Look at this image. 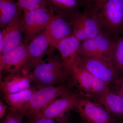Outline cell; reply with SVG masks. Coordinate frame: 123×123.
Masks as SVG:
<instances>
[{
  "instance_id": "26",
  "label": "cell",
  "mask_w": 123,
  "mask_h": 123,
  "mask_svg": "<svg viewBox=\"0 0 123 123\" xmlns=\"http://www.w3.org/2000/svg\"><path fill=\"white\" fill-rule=\"evenodd\" d=\"M115 85L116 89L115 91L123 97V75L119 78Z\"/></svg>"
},
{
  "instance_id": "15",
  "label": "cell",
  "mask_w": 123,
  "mask_h": 123,
  "mask_svg": "<svg viewBox=\"0 0 123 123\" xmlns=\"http://www.w3.org/2000/svg\"><path fill=\"white\" fill-rule=\"evenodd\" d=\"M32 82L30 73L21 70L1 79L0 90L4 95L17 93L31 87Z\"/></svg>"
},
{
  "instance_id": "5",
  "label": "cell",
  "mask_w": 123,
  "mask_h": 123,
  "mask_svg": "<svg viewBox=\"0 0 123 123\" xmlns=\"http://www.w3.org/2000/svg\"><path fill=\"white\" fill-rule=\"evenodd\" d=\"M69 93L68 88L63 85L37 87L24 117L34 119L55 99Z\"/></svg>"
},
{
  "instance_id": "7",
  "label": "cell",
  "mask_w": 123,
  "mask_h": 123,
  "mask_svg": "<svg viewBox=\"0 0 123 123\" xmlns=\"http://www.w3.org/2000/svg\"><path fill=\"white\" fill-rule=\"evenodd\" d=\"M74 108L87 123H117L110 111L95 101L78 98Z\"/></svg>"
},
{
  "instance_id": "10",
  "label": "cell",
  "mask_w": 123,
  "mask_h": 123,
  "mask_svg": "<svg viewBox=\"0 0 123 123\" xmlns=\"http://www.w3.org/2000/svg\"><path fill=\"white\" fill-rule=\"evenodd\" d=\"M22 13L18 14L0 33V55L16 48L23 43Z\"/></svg>"
},
{
  "instance_id": "3",
  "label": "cell",
  "mask_w": 123,
  "mask_h": 123,
  "mask_svg": "<svg viewBox=\"0 0 123 123\" xmlns=\"http://www.w3.org/2000/svg\"><path fill=\"white\" fill-rule=\"evenodd\" d=\"M55 14L47 6L23 12L22 25L23 43L26 45L44 31Z\"/></svg>"
},
{
  "instance_id": "17",
  "label": "cell",
  "mask_w": 123,
  "mask_h": 123,
  "mask_svg": "<svg viewBox=\"0 0 123 123\" xmlns=\"http://www.w3.org/2000/svg\"><path fill=\"white\" fill-rule=\"evenodd\" d=\"M70 22L75 23L83 27L88 39L103 33L101 26L94 14L84 11L70 15L67 18Z\"/></svg>"
},
{
  "instance_id": "19",
  "label": "cell",
  "mask_w": 123,
  "mask_h": 123,
  "mask_svg": "<svg viewBox=\"0 0 123 123\" xmlns=\"http://www.w3.org/2000/svg\"><path fill=\"white\" fill-rule=\"evenodd\" d=\"M47 7L55 14L67 18L80 11L84 0H45Z\"/></svg>"
},
{
  "instance_id": "9",
  "label": "cell",
  "mask_w": 123,
  "mask_h": 123,
  "mask_svg": "<svg viewBox=\"0 0 123 123\" xmlns=\"http://www.w3.org/2000/svg\"><path fill=\"white\" fill-rule=\"evenodd\" d=\"M27 45L22 43L16 48L0 55V72L9 74L23 69L28 59Z\"/></svg>"
},
{
  "instance_id": "16",
  "label": "cell",
  "mask_w": 123,
  "mask_h": 123,
  "mask_svg": "<svg viewBox=\"0 0 123 123\" xmlns=\"http://www.w3.org/2000/svg\"><path fill=\"white\" fill-rule=\"evenodd\" d=\"M110 111L113 116L123 119V97L110 89L92 98Z\"/></svg>"
},
{
  "instance_id": "24",
  "label": "cell",
  "mask_w": 123,
  "mask_h": 123,
  "mask_svg": "<svg viewBox=\"0 0 123 123\" xmlns=\"http://www.w3.org/2000/svg\"><path fill=\"white\" fill-rule=\"evenodd\" d=\"M24 115L10 108L1 123H23Z\"/></svg>"
},
{
  "instance_id": "29",
  "label": "cell",
  "mask_w": 123,
  "mask_h": 123,
  "mask_svg": "<svg viewBox=\"0 0 123 123\" xmlns=\"http://www.w3.org/2000/svg\"><path fill=\"white\" fill-rule=\"evenodd\" d=\"M86 123V122H85V123Z\"/></svg>"
},
{
  "instance_id": "8",
  "label": "cell",
  "mask_w": 123,
  "mask_h": 123,
  "mask_svg": "<svg viewBox=\"0 0 123 123\" xmlns=\"http://www.w3.org/2000/svg\"><path fill=\"white\" fill-rule=\"evenodd\" d=\"M114 38L103 33L80 42L79 55L81 57L105 56L110 58Z\"/></svg>"
},
{
  "instance_id": "27",
  "label": "cell",
  "mask_w": 123,
  "mask_h": 123,
  "mask_svg": "<svg viewBox=\"0 0 123 123\" xmlns=\"http://www.w3.org/2000/svg\"><path fill=\"white\" fill-rule=\"evenodd\" d=\"M7 107L1 101L0 102V118L2 119L6 116Z\"/></svg>"
},
{
  "instance_id": "6",
  "label": "cell",
  "mask_w": 123,
  "mask_h": 123,
  "mask_svg": "<svg viewBox=\"0 0 123 123\" xmlns=\"http://www.w3.org/2000/svg\"><path fill=\"white\" fill-rule=\"evenodd\" d=\"M70 74L78 90L86 97L92 98L110 89L105 82L76 63L72 68Z\"/></svg>"
},
{
  "instance_id": "2",
  "label": "cell",
  "mask_w": 123,
  "mask_h": 123,
  "mask_svg": "<svg viewBox=\"0 0 123 123\" xmlns=\"http://www.w3.org/2000/svg\"><path fill=\"white\" fill-rule=\"evenodd\" d=\"M94 15L103 33L114 39L123 35V0H108Z\"/></svg>"
},
{
  "instance_id": "14",
  "label": "cell",
  "mask_w": 123,
  "mask_h": 123,
  "mask_svg": "<svg viewBox=\"0 0 123 123\" xmlns=\"http://www.w3.org/2000/svg\"><path fill=\"white\" fill-rule=\"evenodd\" d=\"M80 44V42L72 35L61 41L56 47V49L59 52L65 68L69 75L79 57Z\"/></svg>"
},
{
  "instance_id": "18",
  "label": "cell",
  "mask_w": 123,
  "mask_h": 123,
  "mask_svg": "<svg viewBox=\"0 0 123 123\" xmlns=\"http://www.w3.org/2000/svg\"><path fill=\"white\" fill-rule=\"evenodd\" d=\"M36 89V86H31L17 93L4 95V98L11 108L20 112L24 116Z\"/></svg>"
},
{
  "instance_id": "21",
  "label": "cell",
  "mask_w": 123,
  "mask_h": 123,
  "mask_svg": "<svg viewBox=\"0 0 123 123\" xmlns=\"http://www.w3.org/2000/svg\"><path fill=\"white\" fill-rule=\"evenodd\" d=\"M110 58L120 77L123 75V35L114 39Z\"/></svg>"
},
{
  "instance_id": "25",
  "label": "cell",
  "mask_w": 123,
  "mask_h": 123,
  "mask_svg": "<svg viewBox=\"0 0 123 123\" xmlns=\"http://www.w3.org/2000/svg\"><path fill=\"white\" fill-rule=\"evenodd\" d=\"M68 115L57 118H36L30 120L28 123H68Z\"/></svg>"
},
{
  "instance_id": "11",
  "label": "cell",
  "mask_w": 123,
  "mask_h": 123,
  "mask_svg": "<svg viewBox=\"0 0 123 123\" xmlns=\"http://www.w3.org/2000/svg\"><path fill=\"white\" fill-rule=\"evenodd\" d=\"M51 48L56 49L61 41L72 35L73 27L63 15L55 14L44 30Z\"/></svg>"
},
{
  "instance_id": "12",
  "label": "cell",
  "mask_w": 123,
  "mask_h": 123,
  "mask_svg": "<svg viewBox=\"0 0 123 123\" xmlns=\"http://www.w3.org/2000/svg\"><path fill=\"white\" fill-rule=\"evenodd\" d=\"M49 46H50L49 40L44 30L27 44L28 59L22 70L29 72L30 70L34 69L41 63Z\"/></svg>"
},
{
  "instance_id": "4",
  "label": "cell",
  "mask_w": 123,
  "mask_h": 123,
  "mask_svg": "<svg viewBox=\"0 0 123 123\" xmlns=\"http://www.w3.org/2000/svg\"><path fill=\"white\" fill-rule=\"evenodd\" d=\"M110 86L115 85L120 76L113 62L105 56L79 57L76 63Z\"/></svg>"
},
{
  "instance_id": "23",
  "label": "cell",
  "mask_w": 123,
  "mask_h": 123,
  "mask_svg": "<svg viewBox=\"0 0 123 123\" xmlns=\"http://www.w3.org/2000/svg\"><path fill=\"white\" fill-rule=\"evenodd\" d=\"M108 0H84V11L96 14L100 11Z\"/></svg>"
},
{
  "instance_id": "28",
  "label": "cell",
  "mask_w": 123,
  "mask_h": 123,
  "mask_svg": "<svg viewBox=\"0 0 123 123\" xmlns=\"http://www.w3.org/2000/svg\"><path fill=\"white\" fill-rule=\"evenodd\" d=\"M116 123H123V119L120 120V121Z\"/></svg>"
},
{
  "instance_id": "22",
  "label": "cell",
  "mask_w": 123,
  "mask_h": 123,
  "mask_svg": "<svg viewBox=\"0 0 123 123\" xmlns=\"http://www.w3.org/2000/svg\"><path fill=\"white\" fill-rule=\"evenodd\" d=\"M17 2L19 9L23 12L47 6L45 0H17Z\"/></svg>"
},
{
  "instance_id": "20",
  "label": "cell",
  "mask_w": 123,
  "mask_h": 123,
  "mask_svg": "<svg viewBox=\"0 0 123 123\" xmlns=\"http://www.w3.org/2000/svg\"><path fill=\"white\" fill-rule=\"evenodd\" d=\"M22 12L14 0H0L1 29H4L9 23Z\"/></svg>"
},
{
  "instance_id": "1",
  "label": "cell",
  "mask_w": 123,
  "mask_h": 123,
  "mask_svg": "<svg viewBox=\"0 0 123 123\" xmlns=\"http://www.w3.org/2000/svg\"><path fill=\"white\" fill-rule=\"evenodd\" d=\"M53 49L47 51L48 56L30 73L32 81L37 88L55 86L69 74L64 66L61 56L54 54Z\"/></svg>"
},
{
  "instance_id": "13",
  "label": "cell",
  "mask_w": 123,
  "mask_h": 123,
  "mask_svg": "<svg viewBox=\"0 0 123 123\" xmlns=\"http://www.w3.org/2000/svg\"><path fill=\"white\" fill-rule=\"evenodd\" d=\"M78 98L75 94L69 93L55 99L35 118H57L66 116L74 108Z\"/></svg>"
}]
</instances>
